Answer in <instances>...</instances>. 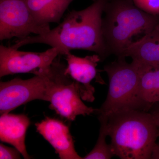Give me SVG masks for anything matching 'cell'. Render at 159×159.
Returning a JSON list of instances; mask_svg holds the SVG:
<instances>
[{
  "label": "cell",
  "instance_id": "cell-1",
  "mask_svg": "<svg viewBox=\"0 0 159 159\" xmlns=\"http://www.w3.org/2000/svg\"><path fill=\"white\" fill-rule=\"evenodd\" d=\"M107 0H98L80 11L73 10L57 27L45 34L18 39L11 46L18 49L26 45L42 43L58 49L65 55L74 49L92 51L101 60L108 54L102 29V15Z\"/></svg>",
  "mask_w": 159,
  "mask_h": 159
},
{
  "label": "cell",
  "instance_id": "cell-2",
  "mask_svg": "<svg viewBox=\"0 0 159 159\" xmlns=\"http://www.w3.org/2000/svg\"><path fill=\"white\" fill-rule=\"evenodd\" d=\"M107 136L115 156L122 159H149L159 128L149 112L133 110L109 117Z\"/></svg>",
  "mask_w": 159,
  "mask_h": 159
},
{
  "label": "cell",
  "instance_id": "cell-3",
  "mask_svg": "<svg viewBox=\"0 0 159 159\" xmlns=\"http://www.w3.org/2000/svg\"><path fill=\"white\" fill-rule=\"evenodd\" d=\"M102 29L108 56L121 57L134 41V36L145 34L159 21V15L145 12L132 0H107Z\"/></svg>",
  "mask_w": 159,
  "mask_h": 159
},
{
  "label": "cell",
  "instance_id": "cell-4",
  "mask_svg": "<svg viewBox=\"0 0 159 159\" xmlns=\"http://www.w3.org/2000/svg\"><path fill=\"white\" fill-rule=\"evenodd\" d=\"M106 65L103 68L108 76L109 85L105 101L98 110L99 120L124 111L140 110L139 101V65L125 57Z\"/></svg>",
  "mask_w": 159,
  "mask_h": 159
},
{
  "label": "cell",
  "instance_id": "cell-5",
  "mask_svg": "<svg viewBox=\"0 0 159 159\" xmlns=\"http://www.w3.org/2000/svg\"><path fill=\"white\" fill-rule=\"evenodd\" d=\"M66 66L56 59L50 71L51 86L48 102L50 107L61 116L74 121L78 116L90 115L97 111L82 101L77 83L66 74Z\"/></svg>",
  "mask_w": 159,
  "mask_h": 159
},
{
  "label": "cell",
  "instance_id": "cell-6",
  "mask_svg": "<svg viewBox=\"0 0 159 159\" xmlns=\"http://www.w3.org/2000/svg\"><path fill=\"white\" fill-rule=\"evenodd\" d=\"M49 70L30 79L15 78L1 82V115L9 113L20 106L36 99L48 101L51 85Z\"/></svg>",
  "mask_w": 159,
  "mask_h": 159
},
{
  "label": "cell",
  "instance_id": "cell-7",
  "mask_svg": "<svg viewBox=\"0 0 159 159\" xmlns=\"http://www.w3.org/2000/svg\"><path fill=\"white\" fill-rule=\"evenodd\" d=\"M50 30L36 23L25 0H0V40L22 39L31 33L45 34Z\"/></svg>",
  "mask_w": 159,
  "mask_h": 159
},
{
  "label": "cell",
  "instance_id": "cell-8",
  "mask_svg": "<svg viewBox=\"0 0 159 159\" xmlns=\"http://www.w3.org/2000/svg\"><path fill=\"white\" fill-rule=\"evenodd\" d=\"M59 55L58 49L55 48L43 52H26L1 45L0 77L21 73L44 74Z\"/></svg>",
  "mask_w": 159,
  "mask_h": 159
},
{
  "label": "cell",
  "instance_id": "cell-9",
  "mask_svg": "<svg viewBox=\"0 0 159 159\" xmlns=\"http://www.w3.org/2000/svg\"><path fill=\"white\" fill-rule=\"evenodd\" d=\"M65 56L67 62L66 74H68L78 84L80 97L83 100L93 102L95 99V89L91 82L97 76V67L101 59L95 54L85 57H79L67 53Z\"/></svg>",
  "mask_w": 159,
  "mask_h": 159
},
{
  "label": "cell",
  "instance_id": "cell-10",
  "mask_svg": "<svg viewBox=\"0 0 159 159\" xmlns=\"http://www.w3.org/2000/svg\"><path fill=\"white\" fill-rule=\"evenodd\" d=\"M38 132L50 143L61 159H82L75 150L68 126L62 121L47 117L35 124Z\"/></svg>",
  "mask_w": 159,
  "mask_h": 159
},
{
  "label": "cell",
  "instance_id": "cell-11",
  "mask_svg": "<svg viewBox=\"0 0 159 159\" xmlns=\"http://www.w3.org/2000/svg\"><path fill=\"white\" fill-rule=\"evenodd\" d=\"M121 57H130L139 64L159 67V21L141 38L132 43Z\"/></svg>",
  "mask_w": 159,
  "mask_h": 159
},
{
  "label": "cell",
  "instance_id": "cell-12",
  "mask_svg": "<svg viewBox=\"0 0 159 159\" xmlns=\"http://www.w3.org/2000/svg\"><path fill=\"white\" fill-rule=\"evenodd\" d=\"M29 118L24 114H4L0 118V139L14 146L25 159L31 158L27 152L25 140L30 125Z\"/></svg>",
  "mask_w": 159,
  "mask_h": 159
},
{
  "label": "cell",
  "instance_id": "cell-13",
  "mask_svg": "<svg viewBox=\"0 0 159 159\" xmlns=\"http://www.w3.org/2000/svg\"><path fill=\"white\" fill-rule=\"evenodd\" d=\"M139 65L140 110L149 112L159 108V67Z\"/></svg>",
  "mask_w": 159,
  "mask_h": 159
},
{
  "label": "cell",
  "instance_id": "cell-14",
  "mask_svg": "<svg viewBox=\"0 0 159 159\" xmlns=\"http://www.w3.org/2000/svg\"><path fill=\"white\" fill-rule=\"evenodd\" d=\"M32 16L39 25L50 27L51 23H59L74 0H25Z\"/></svg>",
  "mask_w": 159,
  "mask_h": 159
},
{
  "label": "cell",
  "instance_id": "cell-15",
  "mask_svg": "<svg viewBox=\"0 0 159 159\" xmlns=\"http://www.w3.org/2000/svg\"><path fill=\"white\" fill-rule=\"evenodd\" d=\"M100 123L99 137L93 150L86 155L84 159H110L115 156L111 144L106 142L107 136L106 123L107 120H99Z\"/></svg>",
  "mask_w": 159,
  "mask_h": 159
},
{
  "label": "cell",
  "instance_id": "cell-16",
  "mask_svg": "<svg viewBox=\"0 0 159 159\" xmlns=\"http://www.w3.org/2000/svg\"><path fill=\"white\" fill-rule=\"evenodd\" d=\"M139 9L149 14L159 15V0H132Z\"/></svg>",
  "mask_w": 159,
  "mask_h": 159
},
{
  "label": "cell",
  "instance_id": "cell-17",
  "mask_svg": "<svg viewBox=\"0 0 159 159\" xmlns=\"http://www.w3.org/2000/svg\"><path fill=\"white\" fill-rule=\"evenodd\" d=\"M21 153L15 148H12L0 144V159H20Z\"/></svg>",
  "mask_w": 159,
  "mask_h": 159
},
{
  "label": "cell",
  "instance_id": "cell-18",
  "mask_svg": "<svg viewBox=\"0 0 159 159\" xmlns=\"http://www.w3.org/2000/svg\"><path fill=\"white\" fill-rule=\"evenodd\" d=\"M151 159H159V142L154 146Z\"/></svg>",
  "mask_w": 159,
  "mask_h": 159
},
{
  "label": "cell",
  "instance_id": "cell-19",
  "mask_svg": "<svg viewBox=\"0 0 159 159\" xmlns=\"http://www.w3.org/2000/svg\"><path fill=\"white\" fill-rule=\"evenodd\" d=\"M149 112L152 115L157 125L159 128V108L154 109Z\"/></svg>",
  "mask_w": 159,
  "mask_h": 159
},
{
  "label": "cell",
  "instance_id": "cell-20",
  "mask_svg": "<svg viewBox=\"0 0 159 159\" xmlns=\"http://www.w3.org/2000/svg\"><path fill=\"white\" fill-rule=\"evenodd\" d=\"M93 2H95V1H98V0H93Z\"/></svg>",
  "mask_w": 159,
  "mask_h": 159
}]
</instances>
